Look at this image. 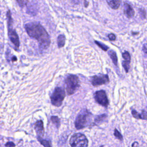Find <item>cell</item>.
Here are the masks:
<instances>
[{"mask_svg":"<svg viewBox=\"0 0 147 147\" xmlns=\"http://www.w3.org/2000/svg\"><path fill=\"white\" fill-rule=\"evenodd\" d=\"M141 115V119H147V110H144L142 111Z\"/></svg>","mask_w":147,"mask_h":147,"instance_id":"cell-22","label":"cell"},{"mask_svg":"<svg viewBox=\"0 0 147 147\" xmlns=\"http://www.w3.org/2000/svg\"><path fill=\"white\" fill-rule=\"evenodd\" d=\"M109 82L107 75H95L91 79V83L94 87H98L102 84H105Z\"/></svg>","mask_w":147,"mask_h":147,"instance_id":"cell-7","label":"cell"},{"mask_svg":"<svg viewBox=\"0 0 147 147\" xmlns=\"http://www.w3.org/2000/svg\"><path fill=\"white\" fill-rule=\"evenodd\" d=\"M109 55L110 58L111 59L114 65L117 66V62H118V59H117V56L115 52H114L113 50H110L109 51Z\"/></svg>","mask_w":147,"mask_h":147,"instance_id":"cell-14","label":"cell"},{"mask_svg":"<svg viewBox=\"0 0 147 147\" xmlns=\"http://www.w3.org/2000/svg\"><path fill=\"white\" fill-rule=\"evenodd\" d=\"M69 143L72 147H87L88 140L84 134L76 133L71 137Z\"/></svg>","mask_w":147,"mask_h":147,"instance_id":"cell-5","label":"cell"},{"mask_svg":"<svg viewBox=\"0 0 147 147\" xmlns=\"http://www.w3.org/2000/svg\"><path fill=\"white\" fill-rule=\"evenodd\" d=\"M6 147H15V144L13 142H7L5 144Z\"/></svg>","mask_w":147,"mask_h":147,"instance_id":"cell-24","label":"cell"},{"mask_svg":"<svg viewBox=\"0 0 147 147\" xmlns=\"http://www.w3.org/2000/svg\"><path fill=\"white\" fill-rule=\"evenodd\" d=\"M17 58H16V56H13L12 58H11V61H17Z\"/></svg>","mask_w":147,"mask_h":147,"instance_id":"cell-27","label":"cell"},{"mask_svg":"<svg viewBox=\"0 0 147 147\" xmlns=\"http://www.w3.org/2000/svg\"><path fill=\"white\" fill-rule=\"evenodd\" d=\"M65 37L64 35L61 34L59 35L57 37V44L59 48H61L64 46L65 44Z\"/></svg>","mask_w":147,"mask_h":147,"instance_id":"cell-15","label":"cell"},{"mask_svg":"<svg viewBox=\"0 0 147 147\" xmlns=\"http://www.w3.org/2000/svg\"><path fill=\"white\" fill-rule=\"evenodd\" d=\"M94 98L96 102L104 107H107L109 100L107 99L106 92L104 90H99L95 92Z\"/></svg>","mask_w":147,"mask_h":147,"instance_id":"cell-6","label":"cell"},{"mask_svg":"<svg viewBox=\"0 0 147 147\" xmlns=\"http://www.w3.org/2000/svg\"><path fill=\"white\" fill-rule=\"evenodd\" d=\"M34 129L36 131L37 137H42L44 134L43 122L41 120L37 121L34 123Z\"/></svg>","mask_w":147,"mask_h":147,"instance_id":"cell-9","label":"cell"},{"mask_svg":"<svg viewBox=\"0 0 147 147\" xmlns=\"http://www.w3.org/2000/svg\"><path fill=\"white\" fill-rule=\"evenodd\" d=\"M100 147H104V146H103V145H102V146H100Z\"/></svg>","mask_w":147,"mask_h":147,"instance_id":"cell-30","label":"cell"},{"mask_svg":"<svg viewBox=\"0 0 147 147\" xmlns=\"http://www.w3.org/2000/svg\"><path fill=\"white\" fill-rule=\"evenodd\" d=\"M138 144L137 142H134L132 144V146L131 147H138Z\"/></svg>","mask_w":147,"mask_h":147,"instance_id":"cell-26","label":"cell"},{"mask_svg":"<svg viewBox=\"0 0 147 147\" xmlns=\"http://www.w3.org/2000/svg\"><path fill=\"white\" fill-rule=\"evenodd\" d=\"M108 38L110 41H114L116 38L115 36L113 33H110L108 35Z\"/></svg>","mask_w":147,"mask_h":147,"instance_id":"cell-23","label":"cell"},{"mask_svg":"<svg viewBox=\"0 0 147 147\" xmlns=\"http://www.w3.org/2000/svg\"><path fill=\"white\" fill-rule=\"evenodd\" d=\"M38 141L44 146V147H52L51 142L49 141H47L45 140L42 139L41 137H37Z\"/></svg>","mask_w":147,"mask_h":147,"instance_id":"cell-17","label":"cell"},{"mask_svg":"<svg viewBox=\"0 0 147 147\" xmlns=\"http://www.w3.org/2000/svg\"><path fill=\"white\" fill-rule=\"evenodd\" d=\"M16 1H17V3H18V5L22 7L25 6V5H26L28 2V0H16Z\"/></svg>","mask_w":147,"mask_h":147,"instance_id":"cell-21","label":"cell"},{"mask_svg":"<svg viewBox=\"0 0 147 147\" xmlns=\"http://www.w3.org/2000/svg\"><path fill=\"white\" fill-rule=\"evenodd\" d=\"M122 57L124 59L123 61L122 62V65L126 71L127 72L129 69L130 68V56L128 52L125 51L122 53Z\"/></svg>","mask_w":147,"mask_h":147,"instance_id":"cell-10","label":"cell"},{"mask_svg":"<svg viewBox=\"0 0 147 147\" xmlns=\"http://www.w3.org/2000/svg\"><path fill=\"white\" fill-rule=\"evenodd\" d=\"M114 134L115 137L116 138H117L118 139H119L120 140H123V137H122V134L118 131L117 129H114Z\"/></svg>","mask_w":147,"mask_h":147,"instance_id":"cell-19","label":"cell"},{"mask_svg":"<svg viewBox=\"0 0 147 147\" xmlns=\"http://www.w3.org/2000/svg\"><path fill=\"white\" fill-rule=\"evenodd\" d=\"M8 36L10 41L14 45L16 49L17 50L20 45L19 38L16 31L11 29V27H8Z\"/></svg>","mask_w":147,"mask_h":147,"instance_id":"cell-8","label":"cell"},{"mask_svg":"<svg viewBox=\"0 0 147 147\" xmlns=\"http://www.w3.org/2000/svg\"><path fill=\"white\" fill-rule=\"evenodd\" d=\"M108 5L113 9H117L120 6L119 0H106Z\"/></svg>","mask_w":147,"mask_h":147,"instance_id":"cell-12","label":"cell"},{"mask_svg":"<svg viewBox=\"0 0 147 147\" xmlns=\"http://www.w3.org/2000/svg\"><path fill=\"white\" fill-rule=\"evenodd\" d=\"M142 51L144 52V53L147 56V43L143 45V48H142Z\"/></svg>","mask_w":147,"mask_h":147,"instance_id":"cell-25","label":"cell"},{"mask_svg":"<svg viewBox=\"0 0 147 147\" xmlns=\"http://www.w3.org/2000/svg\"><path fill=\"white\" fill-rule=\"evenodd\" d=\"M51 119L53 123L56 126L57 128H59L60 126V121L58 117L57 116H52L51 118Z\"/></svg>","mask_w":147,"mask_h":147,"instance_id":"cell-16","label":"cell"},{"mask_svg":"<svg viewBox=\"0 0 147 147\" xmlns=\"http://www.w3.org/2000/svg\"><path fill=\"white\" fill-rule=\"evenodd\" d=\"M95 43L96 45H98V46L99 48H100L102 50H103L104 51H107L109 49V47H108L107 46H106V45L103 44L102 43V42H99V41H95Z\"/></svg>","mask_w":147,"mask_h":147,"instance_id":"cell-18","label":"cell"},{"mask_svg":"<svg viewBox=\"0 0 147 147\" xmlns=\"http://www.w3.org/2000/svg\"><path fill=\"white\" fill-rule=\"evenodd\" d=\"M88 2L87 3V2H86V0H84V5H85V7H87V6H88Z\"/></svg>","mask_w":147,"mask_h":147,"instance_id":"cell-29","label":"cell"},{"mask_svg":"<svg viewBox=\"0 0 147 147\" xmlns=\"http://www.w3.org/2000/svg\"><path fill=\"white\" fill-rule=\"evenodd\" d=\"M123 12L127 18H131L134 15V11L132 7L128 3H125L123 6Z\"/></svg>","mask_w":147,"mask_h":147,"instance_id":"cell-11","label":"cell"},{"mask_svg":"<svg viewBox=\"0 0 147 147\" xmlns=\"http://www.w3.org/2000/svg\"><path fill=\"white\" fill-rule=\"evenodd\" d=\"M65 95V91L63 88L59 87L55 88L51 96V100L52 105L56 107L60 106L62 105Z\"/></svg>","mask_w":147,"mask_h":147,"instance_id":"cell-4","label":"cell"},{"mask_svg":"<svg viewBox=\"0 0 147 147\" xmlns=\"http://www.w3.org/2000/svg\"><path fill=\"white\" fill-rule=\"evenodd\" d=\"M106 117H107V115L105 114H102V115L97 116L95 118V121H94L95 124L97 125H100L101 123H102L106 119Z\"/></svg>","mask_w":147,"mask_h":147,"instance_id":"cell-13","label":"cell"},{"mask_svg":"<svg viewBox=\"0 0 147 147\" xmlns=\"http://www.w3.org/2000/svg\"><path fill=\"white\" fill-rule=\"evenodd\" d=\"M91 115V113L87 110H82L76 118L75 122L76 128L77 129H82L86 127L90 121Z\"/></svg>","mask_w":147,"mask_h":147,"instance_id":"cell-2","label":"cell"},{"mask_svg":"<svg viewBox=\"0 0 147 147\" xmlns=\"http://www.w3.org/2000/svg\"><path fill=\"white\" fill-rule=\"evenodd\" d=\"M75 3H79L80 0H72Z\"/></svg>","mask_w":147,"mask_h":147,"instance_id":"cell-28","label":"cell"},{"mask_svg":"<svg viewBox=\"0 0 147 147\" xmlns=\"http://www.w3.org/2000/svg\"><path fill=\"white\" fill-rule=\"evenodd\" d=\"M25 29L28 35L37 40L40 50L47 49L51 43L49 35L43 26L39 23L31 22L25 25Z\"/></svg>","mask_w":147,"mask_h":147,"instance_id":"cell-1","label":"cell"},{"mask_svg":"<svg viewBox=\"0 0 147 147\" xmlns=\"http://www.w3.org/2000/svg\"><path fill=\"white\" fill-rule=\"evenodd\" d=\"M65 84L67 94L72 95L75 92L79 87V79L76 75H69L65 79Z\"/></svg>","mask_w":147,"mask_h":147,"instance_id":"cell-3","label":"cell"},{"mask_svg":"<svg viewBox=\"0 0 147 147\" xmlns=\"http://www.w3.org/2000/svg\"><path fill=\"white\" fill-rule=\"evenodd\" d=\"M131 113H132L133 116L134 118H137V119H141V114H138L136 110H133L131 111Z\"/></svg>","mask_w":147,"mask_h":147,"instance_id":"cell-20","label":"cell"}]
</instances>
